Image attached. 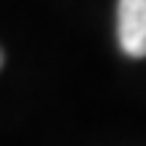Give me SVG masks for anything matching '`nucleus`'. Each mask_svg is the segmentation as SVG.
<instances>
[{"label":"nucleus","instance_id":"1","mask_svg":"<svg viewBox=\"0 0 146 146\" xmlns=\"http://www.w3.org/2000/svg\"><path fill=\"white\" fill-rule=\"evenodd\" d=\"M116 38L127 57H146V0H119L116 3Z\"/></svg>","mask_w":146,"mask_h":146},{"label":"nucleus","instance_id":"2","mask_svg":"<svg viewBox=\"0 0 146 146\" xmlns=\"http://www.w3.org/2000/svg\"><path fill=\"white\" fill-rule=\"evenodd\" d=\"M0 65H3V52H0Z\"/></svg>","mask_w":146,"mask_h":146}]
</instances>
